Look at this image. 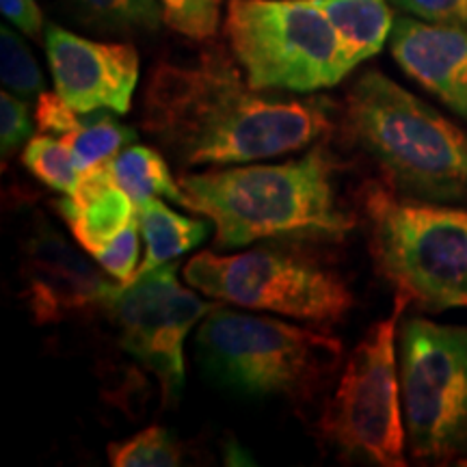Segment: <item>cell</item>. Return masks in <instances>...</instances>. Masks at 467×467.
Listing matches in <instances>:
<instances>
[{
    "label": "cell",
    "instance_id": "6da1fadb",
    "mask_svg": "<svg viewBox=\"0 0 467 467\" xmlns=\"http://www.w3.org/2000/svg\"><path fill=\"white\" fill-rule=\"evenodd\" d=\"M255 89L221 50L159 63L143 93V130L180 167L236 165L303 150L331 130L325 98Z\"/></svg>",
    "mask_w": 467,
    "mask_h": 467
},
{
    "label": "cell",
    "instance_id": "7a4b0ae2",
    "mask_svg": "<svg viewBox=\"0 0 467 467\" xmlns=\"http://www.w3.org/2000/svg\"><path fill=\"white\" fill-rule=\"evenodd\" d=\"M336 161L325 145L279 165L184 173V208L214 223L217 244L244 247L262 238L342 241L355 221L337 203Z\"/></svg>",
    "mask_w": 467,
    "mask_h": 467
},
{
    "label": "cell",
    "instance_id": "3957f363",
    "mask_svg": "<svg viewBox=\"0 0 467 467\" xmlns=\"http://www.w3.org/2000/svg\"><path fill=\"white\" fill-rule=\"evenodd\" d=\"M342 128L399 195L467 202V132L379 69L350 85Z\"/></svg>",
    "mask_w": 467,
    "mask_h": 467
},
{
    "label": "cell",
    "instance_id": "277c9868",
    "mask_svg": "<svg viewBox=\"0 0 467 467\" xmlns=\"http://www.w3.org/2000/svg\"><path fill=\"white\" fill-rule=\"evenodd\" d=\"M368 247L379 275L429 312L467 307V210L361 192Z\"/></svg>",
    "mask_w": 467,
    "mask_h": 467
},
{
    "label": "cell",
    "instance_id": "5b68a950",
    "mask_svg": "<svg viewBox=\"0 0 467 467\" xmlns=\"http://www.w3.org/2000/svg\"><path fill=\"white\" fill-rule=\"evenodd\" d=\"M197 361L225 388L247 396L309 400L342 361L336 337L217 307L202 320Z\"/></svg>",
    "mask_w": 467,
    "mask_h": 467
},
{
    "label": "cell",
    "instance_id": "8992f818",
    "mask_svg": "<svg viewBox=\"0 0 467 467\" xmlns=\"http://www.w3.org/2000/svg\"><path fill=\"white\" fill-rule=\"evenodd\" d=\"M225 37L255 89L312 93L353 69L317 0H227Z\"/></svg>",
    "mask_w": 467,
    "mask_h": 467
},
{
    "label": "cell",
    "instance_id": "52a82bcc",
    "mask_svg": "<svg viewBox=\"0 0 467 467\" xmlns=\"http://www.w3.org/2000/svg\"><path fill=\"white\" fill-rule=\"evenodd\" d=\"M399 375L413 457L437 463L467 457V325L402 320Z\"/></svg>",
    "mask_w": 467,
    "mask_h": 467
},
{
    "label": "cell",
    "instance_id": "ba28073f",
    "mask_svg": "<svg viewBox=\"0 0 467 467\" xmlns=\"http://www.w3.org/2000/svg\"><path fill=\"white\" fill-rule=\"evenodd\" d=\"M409 303L396 292L394 312L372 325L350 353L320 418V433L337 451L383 467L407 465L396 329Z\"/></svg>",
    "mask_w": 467,
    "mask_h": 467
},
{
    "label": "cell",
    "instance_id": "9c48e42d",
    "mask_svg": "<svg viewBox=\"0 0 467 467\" xmlns=\"http://www.w3.org/2000/svg\"><path fill=\"white\" fill-rule=\"evenodd\" d=\"M184 279L214 301L317 325L340 323L355 306L353 292L334 268L273 247L234 255L203 251L184 266Z\"/></svg>",
    "mask_w": 467,
    "mask_h": 467
},
{
    "label": "cell",
    "instance_id": "30bf717a",
    "mask_svg": "<svg viewBox=\"0 0 467 467\" xmlns=\"http://www.w3.org/2000/svg\"><path fill=\"white\" fill-rule=\"evenodd\" d=\"M178 268V262H165L130 284H115L102 307L117 327L121 348L156 377L169 407L184 388L186 336L219 307L180 285Z\"/></svg>",
    "mask_w": 467,
    "mask_h": 467
},
{
    "label": "cell",
    "instance_id": "8fae6325",
    "mask_svg": "<svg viewBox=\"0 0 467 467\" xmlns=\"http://www.w3.org/2000/svg\"><path fill=\"white\" fill-rule=\"evenodd\" d=\"M55 91L78 113L130 110L139 83V52L130 44H102L50 25L44 35Z\"/></svg>",
    "mask_w": 467,
    "mask_h": 467
},
{
    "label": "cell",
    "instance_id": "7c38bea8",
    "mask_svg": "<svg viewBox=\"0 0 467 467\" xmlns=\"http://www.w3.org/2000/svg\"><path fill=\"white\" fill-rule=\"evenodd\" d=\"M26 303L35 323H58L104 307L115 284L78 255L48 221H37L25 243Z\"/></svg>",
    "mask_w": 467,
    "mask_h": 467
},
{
    "label": "cell",
    "instance_id": "4fadbf2b",
    "mask_svg": "<svg viewBox=\"0 0 467 467\" xmlns=\"http://www.w3.org/2000/svg\"><path fill=\"white\" fill-rule=\"evenodd\" d=\"M389 48L409 78L467 121V26L396 17Z\"/></svg>",
    "mask_w": 467,
    "mask_h": 467
},
{
    "label": "cell",
    "instance_id": "5bb4252c",
    "mask_svg": "<svg viewBox=\"0 0 467 467\" xmlns=\"http://www.w3.org/2000/svg\"><path fill=\"white\" fill-rule=\"evenodd\" d=\"M69 232L87 254H98L137 219V206L115 182L107 162L80 173L66 200L55 203Z\"/></svg>",
    "mask_w": 467,
    "mask_h": 467
},
{
    "label": "cell",
    "instance_id": "9a60e30c",
    "mask_svg": "<svg viewBox=\"0 0 467 467\" xmlns=\"http://www.w3.org/2000/svg\"><path fill=\"white\" fill-rule=\"evenodd\" d=\"M317 5L336 28L353 67L379 55L392 35L394 17L385 0H317Z\"/></svg>",
    "mask_w": 467,
    "mask_h": 467
},
{
    "label": "cell",
    "instance_id": "2e32d148",
    "mask_svg": "<svg viewBox=\"0 0 467 467\" xmlns=\"http://www.w3.org/2000/svg\"><path fill=\"white\" fill-rule=\"evenodd\" d=\"M137 219L145 243H148V251L137 268V275L180 258L186 251L197 247L208 234L206 221L182 217L156 197L139 203Z\"/></svg>",
    "mask_w": 467,
    "mask_h": 467
},
{
    "label": "cell",
    "instance_id": "e0dca14e",
    "mask_svg": "<svg viewBox=\"0 0 467 467\" xmlns=\"http://www.w3.org/2000/svg\"><path fill=\"white\" fill-rule=\"evenodd\" d=\"M107 167L115 182L134 202V206L154 197H165L178 206H184V191L169 171L167 161L156 150L143 148V145L124 148L107 162Z\"/></svg>",
    "mask_w": 467,
    "mask_h": 467
},
{
    "label": "cell",
    "instance_id": "ac0fdd59",
    "mask_svg": "<svg viewBox=\"0 0 467 467\" xmlns=\"http://www.w3.org/2000/svg\"><path fill=\"white\" fill-rule=\"evenodd\" d=\"M80 20L109 33H154L162 22L159 0H69Z\"/></svg>",
    "mask_w": 467,
    "mask_h": 467
},
{
    "label": "cell",
    "instance_id": "d6986e66",
    "mask_svg": "<svg viewBox=\"0 0 467 467\" xmlns=\"http://www.w3.org/2000/svg\"><path fill=\"white\" fill-rule=\"evenodd\" d=\"M61 139L72 150L76 167L80 171H87V169L104 165L115 154H119L126 145L137 141V132L130 126L117 121L113 115L87 113L85 126Z\"/></svg>",
    "mask_w": 467,
    "mask_h": 467
},
{
    "label": "cell",
    "instance_id": "ffe728a7",
    "mask_svg": "<svg viewBox=\"0 0 467 467\" xmlns=\"http://www.w3.org/2000/svg\"><path fill=\"white\" fill-rule=\"evenodd\" d=\"M110 465L115 467H178L182 451L175 437L162 426H148L124 441L109 443Z\"/></svg>",
    "mask_w": 467,
    "mask_h": 467
},
{
    "label": "cell",
    "instance_id": "44dd1931",
    "mask_svg": "<svg viewBox=\"0 0 467 467\" xmlns=\"http://www.w3.org/2000/svg\"><path fill=\"white\" fill-rule=\"evenodd\" d=\"M22 165L31 171L35 178L42 180L46 186L58 192H74L76 184L80 180V169L76 167L72 150L67 148L66 141L42 134L26 143L25 154H22Z\"/></svg>",
    "mask_w": 467,
    "mask_h": 467
},
{
    "label": "cell",
    "instance_id": "7402d4cb",
    "mask_svg": "<svg viewBox=\"0 0 467 467\" xmlns=\"http://www.w3.org/2000/svg\"><path fill=\"white\" fill-rule=\"evenodd\" d=\"M0 74L5 89L22 100H33L44 91V74L37 61L9 26L0 28Z\"/></svg>",
    "mask_w": 467,
    "mask_h": 467
},
{
    "label": "cell",
    "instance_id": "603a6c76",
    "mask_svg": "<svg viewBox=\"0 0 467 467\" xmlns=\"http://www.w3.org/2000/svg\"><path fill=\"white\" fill-rule=\"evenodd\" d=\"M162 22L189 39H210L217 35L223 0H159Z\"/></svg>",
    "mask_w": 467,
    "mask_h": 467
},
{
    "label": "cell",
    "instance_id": "cb8c5ba5",
    "mask_svg": "<svg viewBox=\"0 0 467 467\" xmlns=\"http://www.w3.org/2000/svg\"><path fill=\"white\" fill-rule=\"evenodd\" d=\"M139 219H134L119 236H115L107 247H102L93 258L98 260L104 271L110 273L117 282L130 284L137 275V262H139Z\"/></svg>",
    "mask_w": 467,
    "mask_h": 467
},
{
    "label": "cell",
    "instance_id": "d4e9b609",
    "mask_svg": "<svg viewBox=\"0 0 467 467\" xmlns=\"http://www.w3.org/2000/svg\"><path fill=\"white\" fill-rule=\"evenodd\" d=\"M33 134L28 104L16 93L3 91L0 96V151L3 159L14 156Z\"/></svg>",
    "mask_w": 467,
    "mask_h": 467
},
{
    "label": "cell",
    "instance_id": "484cf974",
    "mask_svg": "<svg viewBox=\"0 0 467 467\" xmlns=\"http://www.w3.org/2000/svg\"><path fill=\"white\" fill-rule=\"evenodd\" d=\"M35 121L42 132L66 137V134L80 130L85 126L87 113L74 110L57 91H42L37 98V107H35Z\"/></svg>",
    "mask_w": 467,
    "mask_h": 467
},
{
    "label": "cell",
    "instance_id": "4316f807",
    "mask_svg": "<svg viewBox=\"0 0 467 467\" xmlns=\"http://www.w3.org/2000/svg\"><path fill=\"white\" fill-rule=\"evenodd\" d=\"M418 20L467 26V0H389Z\"/></svg>",
    "mask_w": 467,
    "mask_h": 467
},
{
    "label": "cell",
    "instance_id": "83f0119b",
    "mask_svg": "<svg viewBox=\"0 0 467 467\" xmlns=\"http://www.w3.org/2000/svg\"><path fill=\"white\" fill-rule=\"evenodd\" d=\"M0 9L22 33L33 39H42L44 16L35 0H0Z\"/></svg>",
    "mask_w": 467,
    "mask_h": 467
}]
</instances>
